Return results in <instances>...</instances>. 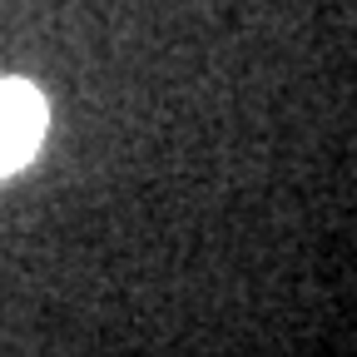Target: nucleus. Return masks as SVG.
<instances>
[{
  "label": "nucleus",
  "mask_w": 357,
  "mask_h": 357,
  "mask_svg": "<svg viewBox=\"0 0 357 357\" xmlns=\"http://www.w3.org/2000/svg\"><path fill=\"white\" fill-rule=\"evenodd\" d=\"M45 129V105L30 84H0V174L30 159L35 139Z\"/></svg>",
  "instance_id": "obj_1"
}]
</instances>
